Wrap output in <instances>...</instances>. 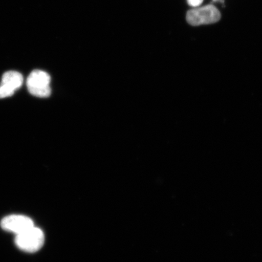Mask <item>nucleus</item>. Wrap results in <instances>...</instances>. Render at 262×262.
I'll return each mask as SVG.
<instances>
[{
  "label": "nucleus",
  "mask_w": 262,
  "mask_h": 262,
  "mask_svg": "<svg viewBox=\"0 0 262 262\" xmlns=\"http://www.w3.org/2000/svg\"><path fill=\"white\" fill-rule=\"evenodd\" d=\"M24 83L23 75L16 71H8L3 74L0 84V98L11 97Z\"/></svg>",
  "instance_id": "obj_5"
},
{
  "label": "nucleus",
  "mask_w": 262,
  "mask_h": 262,
  "mask_svg": "<svg viewBox=\"0 0 262 262\" xmlns=\"http://www.w3.org/2000/svg\"><path fill=\"white\" fill-rule=\"evenodd\" d=\"M50 75L43 71L38 70L33 71L26 81L29 93L32 96L41 98L50 96Z\"/></svg>",
  "instance_id": "obj_2"
},
{
  "label": "nucleus",
  "mask_w": 262,
  "mask_h": 262,
  "mask_svg": "<svg viewBox=\"0 0 262 262\" xmlns=\"http://www.w3.org/2000/svg\"><path fill=\"white\" fill-rule=\"evenodd\" d=\"M15 244L20 250L35 253L40 250L45 242L43 232L40 228L33 227L22 233L16 235Z\"/></svg>",
  "instance_id": "obj_1"
},
{
  "label": "nucleus",
  "mask_w": 262,
  "mask_h": 262,
  "mask_svg": "<svg viewBox=\"0 0 262 262\" xmlns=\"http://www.w3.org/2000/svg\"><path fill=\"white\" fill-rule=\"evenodd\" d=\"M188 5L192 7L198 8V6L202 5L204 0H187Z\"/></svg>",
  "instance_id": "obj_6"
},
{
  "label": "nucleus",
  "mask_w": 262,
  "mask_h": 262,
  "mask_svg": "<svg viewBox=\"0 0 262 262\" xmlns=\"http://www.w3.org/2000/svg\"><path fill=\"white\" fill-rule=\"evenodd\" d=\"M2 228L5 231L18 235L34 227L32 219L23 215H11L3 219Z\"/></svg>",
  "instance_id": "obj_4"
},
{
  "label": "nucleus",
  "mask_w": 262,
  "mask_h": 262,
  "mask_svg": "<svg viewBox=\"0 0 262 262\" xmlns=\"http://www.w3.org/2000/svg\"><path fill=\"white\" fill-rule=\"evenodd\" d=\"M220 11L214 5L190 10L186 14V20L192 26L215 24L220 20Z\"/></svg>",
  "instance_id": "obj_3"
},
{
  "label": "nucleus",
  "mask_w": 262,
  "mask_h": 262,
  "mask_svg": "<svg viewBox=\"0 0 262 262\" xmlns=\"http://www.w3.org/2000/svg\"><path fill=\"white\" fill-rule=\"evenodd\" d=\"M212 2L224 3V0H212Z\"/></svg>",
  "instance_id": "obj_7"
}]
</instances>
